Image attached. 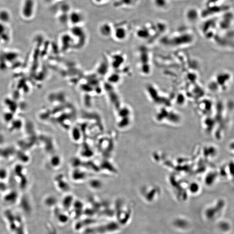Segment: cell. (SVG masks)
<instances>
[{
	"label": "cell",
	"mask_w": 234,
	"mask_h": 234,
	"mask_svg": "<svg viewBox=\"0 0 234 234\" xmlns=\"http://www.w3.org/2000/svg\"><path fill=\"white\" fill-rule=\"evenodd\" d=\"M227 173L232 179L234 180V161L231 160L230 161L226 166Z\"/></svg>",
	"instance_id": "52a82bcc"
},
{
	"label": "cell",
	"mask_w": 234,
	"mask_h": 234,
	"mask_svg": "<svg viewBox=\"0 0 234 234\" xmlns=\"http://www.w3.org/2000/svg\"><path fill=\"white\" fill-rule=\"evenodd\" d=\"M93 1L98 4H103L106 2L108 0H93Z\"/></svg>",
	"instance_id": "ba28073f"
},
{
	"label": "cell",
	"mask_w": 234,
	"mask_h": 234,
	"mask_svg": "<svg viewBox=\"0 0 234 234\" xmlns=\"http://www.w3.org/2000/svg\"><path fill=\"white\" fill-rule=\"evenodd\" d=\"M45 1L46 2H51L53 1H55V0H45Z\"/></svg>",
	"instance_id": "30bf717a"
},
{
	"label": "cell",
	"mask_w": 234,
	"mask_h": 234,
	"mask_svg": "<svg viewBox=\"0 0 234 234\" xmlns=\"http://www.w3.org/2000/svg\"><path fill=\"white\" fill-rule=\"evenodd\" d=\"M85 15L81 10H72L69 13V23L72 27L81 26L85 22Z\"/></svg>",
	"instance_id": "6da1fadb"
},
{
	"label": "cell",
	"mask_w": 234,
	"mask_h": 234,
	"mask_svg": "<svg viewBox=\"0 0 234 234\" xmlns=\"http://www.w3.org/2000/svg\"><path fill=\"white\" fill-rule=\"evenodd\" d=\"M139 0H116L114 6L118 8H132L138 4Z\"/></svg>",
	"instance_id": "3957f363"
},
{
	"label": "cell",
	"mask_w": 234,
	"mask_h": 234,
	"mask_svg": "<svg viewBox=\"0 0 234 234\" xmlns=\"http://www.w3.org/2000/svg\"><path fill=\"white\" fill-rule=\"evenodd\" d=\"M230 150L234 153V141H232L229 146Z\"/></svg>",
	"instance_id": "9c48e42d"
},
{
	"label": "cell",
	"mask_w": 234,
	"mask_h": 234,
	"mask_svg": "<svg viewBox=\"0 0 234 234\" xmlns=\"http://www.w3.org/2000/svg\"><path fill=\"white\" fill-rule=\"evenodd\" d=\"M35 10L34 0H24L21 8V13L24 18L30 19L34 15Z\"/></svg>",
	"instance_id": "7a4b0ae2"
},
{
	"label": "cell",
	"mask_w": 234,
	"mask_h": 234,
	"mask_svg": "<svg viewBox=\"0 0 234 234\" xmlns=\"http://www.w3.org/2000/svg\"><path fill=\"white\" fill-rule=\"evenodd\" d=\"M113 28V26L109 22H103L99 27V32L104 37H108L112 35Z\"/></svg>",
	"instance_id": "277c9868"
},
{
	"label": "cell",
	"mask_w": 234,
	"mask_h": 234,
	"mask_svg": "<svg viewBox=\"0 0 234 234\" xmlns=\"http://www.w3.org/2000/svg\"><path fill=\"white\" fill-rule=\"evenodd\" d=\"M126 31L125 28L122 27L118 26L117 27H114L113 34L112 35L114 36L115 38L118 40L125 38L126 36Z\"/></svg>",
	"instance_id": "5b68a950"
},
{
	"label": "cell",
	"mask_w": 234,
	"mask_h": 234,
	"mask_svg": "<svg viewBox=\"0 0 234 234\" xmlns=\"http://www.w3.org/2000/svg\"><path fill=\"white\" fill-rule=\"evenodd\" d=\"M10 19V15L9 12L6 10H0V22L1 23H7Z\"/></svg>",
	"instance_id": "8992f818"
}]
</instances>
